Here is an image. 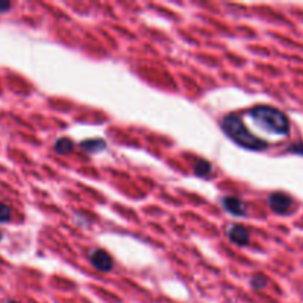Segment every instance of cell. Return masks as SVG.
Wrapping results in <instances>:
<instances>
[{
	"instance_id": "3",
	"label": "cell",
	"mask_w": 303,
	"mask_h": 303,
	"mask_svg": "<svg viewBox=\"0 0 303 303\" xmlns=\"http://www.w3.org/2000/svg\"><path fill=\"white\" fill-rule=\"evenodd\" d=\"M268 204H269V207H271L275 213L284 214V213H287V211L291 209L293 200H291L287 194H284V192H274V194L269 195Z\"/></svg>"
},
{
	"instance_id": "12",
	"label": "cell",
	"mask_w": 303,
	"mask_h": 303,
	"mask_svg": "<svg viewBox=\"0 0 303 303\" xmlns=\"http://www.w3.org/2000/svg\"><path fill=\"white\" fill-rule=\"evenodd\" d=\"M290 153H294V154H299V156H303V143H297V145H293L288 148Z\"/></svg>"
},
{
	"instance_id": "4",
	"label": "cell",
	"mask_w": 303,
	"mask_h": 303,
	"mask_svg": "<svg viewBox=\"0 0 303 303\" xmlns=\"http://www.w3.org/2000/svg\"><path fill=\"white\" fill-rule=\"evenodd\" d=\"M91 262L101 272H108L114 266L111 256L107 252H104V250H93L91 253Z\"/></svg>"
},
{
	"instance_id": "7",
	"label": "cell",
	"mask_w": 303,
	"mask_h": 303,
	"mask_svg": "<svg viewBox=\"0 0 303 303\" xmlns=\"http://www.w3.org/2000/svg\"><path fill=\"white\" fill-rule=\"evenodd\" d=\"M82 148L88 153H98V151L104 149L105 148V140L102 139H89V140H85L82 142Z\"/></svg>"
},
{
	"instance_id": "10",
	"label": "cell",
	"mask_w": 303,
	"mask_h": 303,
	"mask_svg": "<svg viewBox=\"0 0 303 303\" xmlns=\"http://www.w3.org/2000/svg\"><path fill=\"white\" fill-rule=\"evenodd\" d=\"M12 216V211L11 209L3 204V203H0V222H8Z\"/></svg>"
},
{
	"instance_id": "15",
	"label": "cell",
	"mask_w": 303,
	"mask_h": 303,
	"mask_svg": "<svg viewBox=\"0 0 303 303\" xmlns=\"http://www.w3.org/2000/svg\"><path fill=\"white\" fill-rule=\"evenodd\" d=\"M0 240H2V233H0Z\"/></svg>"
},
{
	"instance_id": "1",
	"label": "cell",
	"mask_w": 303,
	"mask_h": 303,
	"mask_svg": "<svg viewBox=\"0 0 303 303\" xmlns=\"http://www.w3.org/2000/svg\"><path fill=\"white\" fill-rule=\"evenodd\" d=\"M222 129L226 136L246 149L262 151L268 146V143L263 139L250 133L237 116H226L222 121Z\"/></svg>"
},
{
	"instance_id": "5",
	"label": "cell",
	"mask_w": 303,
	"mask_h": 303,
	"mask_svg": "<svg viewBox=\"0 0 303 303\" xmlns=\"http://www.w3.org/2000/svg\"><path fill=\"white\" fill-rule=\"evenodd\" d=\"M222 206L226 211L234 214V216H246L247 214L246 204L237 197H225L222 200Z\"/></svg>"
},
{
	"instance_id": "8",
	"label": "cell",
	"mask_w": 303,
	"mask_h": 303,
	"mask_svg": "<svg viewBox=\"0 0 303 303\" xmlns=\"http://www.w3.org/2000/svg\"><path fill=\"white\" fill-rule=\"evenodd\" d=\"M55 149L59 154H68L72 151V140L68 138H59L55 143Z\"/></svg>"
},
{
	"instance_id": "2",
	"label": "cell",
	"mask_w": 303,
	"mask_h": 303,
	"mask_svg": "<svg viewBox=\"0 0 303 303\" xmlns=\"http://www.w3.org/2000/svg\"><path fill=\"white\" fill-rule=\"evenodd\" d=\"M252 118L265 130L275 135H287L290 124L284 113L271 107H256L250 111Z\"/></svg>"
},
{
	"instance_id": "13",
	"label": "cell",
	"mask_w": 303,
	"mask_h": 303,
	"mask_svg": "<svg viewBox=\"0 0 303 303\" xmlns=\"http://www.w3.org/2000/svg\"><path fill=\"white\" fill-rule=\"evenodd\" d=\"M11 8V3L8 2H0V12H5Z\"/></svg>"
},
{
	"instance_id": "14",
	"label": "cell",
	"mask_w": 303,
	"mask_h": 303,
	"mask_svg": "<svg viewBox=\"0 0 303 303\" xmlns=\"http://www.w3.org/2000/svg\"><path fill=\"white\" fill-rule=\"evenodd\" d=\"M6 303H17V302H14V300H9V302H6Z\"/></svg>"
},
{
	"instance_id": "11",
	"label": "cell",
	"mask_w": 303,
	"mask_h": 303,
	"mask_svg": "<svg viewBox=\"0 0 303 303\" xmlns=\"http://www.w3.org/2000/svg\"><path fill=\"white\" fill-rule=\"evenodd\" d=\"M266 284H268V280L265 277H262V275H256V277L252 278V285L255 288H263Z\"/></svg>"
},
{
	"instance_id": "6",
	"label": "cell",
	"mask_w": 303,
	"mask_h": 303,
	"mask_svg": "<svg viewBox=\"0 0 303 303\" xmlns=\"http://www.w3.org/2000/svg\"><path fill=\"white\" fill-rule=\"evenodd\" d=\"M228 237L237 246H247L250 243V235H249L247 230L244 228V226H240V225L233 226V228L230 230V233H228Z\"/></svg>"
},
{
	"instance_id": "9",
	"label": "cell",
	"mask_w": 303,
	"mask_h": 303,
	"mask_svg": "<svg viewBox=\"0 0 303 303\" xmlns=\"http://www.w3.org/2000/svg\"><path fill=\"white\" fill-rule=\"evenodd\" d=\"M210 172H211V166H210V163L206 162V160H198V162L195 163V166H194V173H195L197 176H200V178L207 176Z\"/></svg>"
}]
</instances>
